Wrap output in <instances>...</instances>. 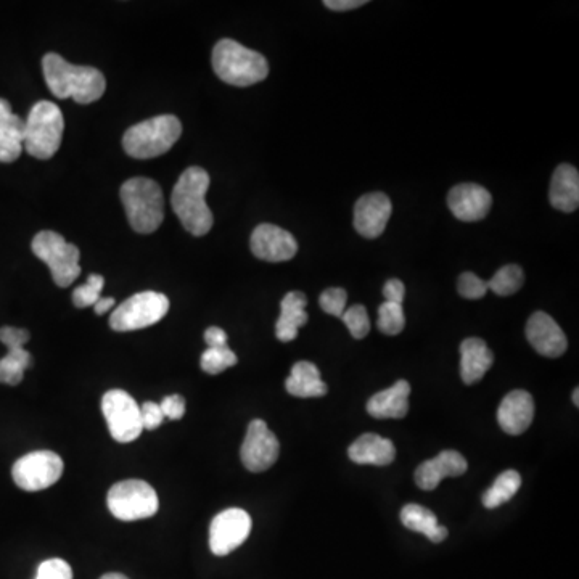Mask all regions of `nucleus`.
<instances>
[{
    "label": "nucleus",
    "instance_id": "1",
    "mask_svg": "<svg viewBox=\"0 0 579 579\" xmlns=\"http://www.w3.org/2000/svg\"><path fill=\"white\" fill-rule=\"evenodd\" d=\"M42 71L50 92L58 99H74L81 105L97 102L107 89V81L92 66L71 65L57 54L42 58Z\"/></svg>",
    "mask_w": 579,
    "mask_h": 579
},
{
    "label": "nucleus",
    "instance_id": "2",
    "mask_svg": "<svg viewBox=\"0 0 579 579\" xmlns=\"http://www.w3.org/2000/svg\"><path fill=\"white\" fill-rule=\"evenodd\" d=\"M210 182L205 169L192 166L179 177L171 195L174 213L184 229L195 237L208 234L213 227V213L205 200Z\"/></svg>",
    "mask_w": 579,
    "mask_h": 579
},
{
    "label": "nucleus",
    "instance_id": "3",
    "mask_svg": "<svg viewBox=\"0 0 579 579\" xmlns=\"http://www.w3.org/2000/svg\"><path fill=\"white\" fill-rule=\"evenodd\" d=\"M211 63L218 78L230 86H253L269 74V65L263 55L232 39H222L214 46Z\"/></svg>",
    "mask_w": 579,
    "mask_h": 579
},
{
    "label": "nucleus",
    "instance_id": "4",
    "mask_svg": "<svg viewBox=\"0 0 579 579\" xmlns=\"http://www.w3.org/2000/svg\"><path fill=\"white\" fill-rule=\"evenodd\" d=\"M121 202L132 229L152 234L165 218V198L160 185L148 177H132L121 187Z\"/></svg>",
    "mask_w": 579,
    "mask_h": 579
},
{
    "label": "nucleus",
    "instance_id": "5",
    "mask_svg": "<svg viewBox=\"0 0 579 579\" xmlns=\"http://www.w3.org/2000/svg\"><path fill=\"white\" fill-rule=\"evenodd\" d=\"M181 134L182 124L176 116H155L129 128L123 137V147L129 157L150 160L169 152Z\"/></svg>",
    "mask_w": 579,
    "mask_h": 579
},
{
    "label": "nucleus",
    "instance_id": "6",
    "mask_svg": "<svg viewBox=\"0 0 579 579\" xmlns=\"http://www.w3.org/2000/svg\"><path fill=\"white\" fill-rule=\"evenodd\" d=\"M63 129L65 120L62 110L49 100L37 102L25 121L23 150L37 160H49L62 145Z\"/></svg>",
    "mask_w": 579,
    "mask_h": 579
},
{
    "label": "nucleus",
    "instance_id": "7",
    "mask_svg": "<svg viewBox=\"0 0 579 579\" xmlns=\"http://www.w3.org/2000/svg\"><path fill=\"white\" fill-rule=\"evenodd\" d=\"M34 255L44 261L52 272V279L58 287L66 288L73 284L81 274L78 247L66 242L54 230H42L31 243Z\"/></svg>",
    "mask_w": 579,
    "mask_h": 579
},
{
    "label": "nucleus",
    "instance_id": "8",
    "mask_svg": "<svg viewBox=\"0 0 579 579\" xmlns=\"http://www.w3.org/2000/svg\"><path fill=\"white\" fill-rule=\"evenodd\" d=\"M108 509L121 522H136L157 514L160 501L152 486L142 480H126L111 486Z\"/></svg>",
    "mask_w": 579,
    "mask_h": 579
},
{
    "label": "nucleus",
    "instance_id": "9",
    "mask_svg": "<svg viewBox=\"0 0 579 579\" xmlns=\"http://www.w3.org/2000/svg\"><path fill=\"white\" fill-rule=\"evenodd\" d=\"M168 311V296L163 293H137L113 311L110 317V327L115 332L145 329L160 322Z\"/></svg>",
    "mask_w": 579,
    "mask_h": 579
},
{
    "label": "nucleus",
    "instance_id": "10",
    "mask_svg": "<svg viewBox=\"0 0 579 579\" xmlns=\"http://www.w3.org/2000/svg\"><path fill=\"white\" fill-rule=\"evenodd\" d=\"M102 412L113 440L118 443H132L144 432L140 406L126 391L111 390L105 393L102 398Z\"/></svg>",
    "mask_w": 579,
    "mask_h": 579
},
{
    "label": "nucleus",
    "instance_id": "11",
    "mask_svg": "<svg viewBox=\"0 0 579 579\" xmlns=\"http://www.w3.org/2000/svg\"><path fill=\"white\" fill-rule=\"evenodd\" d=\"M63 473L62 457L52 451H34L13 464L15 485L25 491H42L55 485Z\"/></svg>",
    "mask_w": 579,
    "mask_h": 579
},
{
    "label": "nucleus",
    "instance_id": "12",
    "mask_svg": "<svg viewBox=\"0 0 579 579\" xmlns=\"http://www.w3.org/2000/svg\"><path fill=\"white\" fill-rule=\"evenodd\" d=\"M280 444L264 420H253L248 425L240 457L245 469L253 473L266 472L279 459Z\"/></svg>",
    "mask_w": 579,
    "mask_h": 579
},
{
    "label": "nucleus",
    "instance_id": "13",
    "mask_svg": "<svg viewBox=\"0 0 579 579\" xmlns=\"http://www.w3.org/2000/svg\"><path fill=\"white\" fill-rule=\"evenodd\" d=\"M251 533V517L243 509H227L213 518L210 526V549L224 557L239 549Z\"/></svg>",
    "mask_w": 579,
    "mask_h": 579
},
{
    "label": "nucleus",
    "instance_id": "14",
    "mask_svg": "<svg viewBox=\"0 0 579 579\" xmlns=\"http://www.w3.org/2000/svg\"><path fill=\"white\" fill-rule=\"evenodd\" d=\"M250 247L256 258L267 263L290 261L298 251L295 237L274 224H261L256 227L251 234Z\"/></svg>",
    "mask_w": 579,
    "mask_h": 579
},
{
    "label": "nucleus",
    "instance_id": "15",
    "mask_svg": "<svg viewBox=\"0 0 579 579\" xmlns=\"http://www.w3.org/2000/svg\"><path fill=\"white\" fill-rule=\"evenodd\" d=\"M393 206L385 193L362 195L354 206V229L366 239H377L385 232Z\"/></svg>",
    "mask_w": 579,
    "mask_h": 579
},
{
    "label": "nucleus",
    "instance_id": "16",
    "mask_svg": "<svg viewBox=\"0 0 579 579\" xmlns=\"http://www.w3.org/2000/svg\"><path fill=\"white\" fill-rule=\"evenodd\" d=\"M491 205V193L477 184L456 185L448 195L449 210L459 221H480L488 216Z\"/></svg>",
    "mask_w": 579,
    "mask_h": 579
},
{
    "label": "nucleus",
    "instance_id": "17",
    "mask_svg": "<svg viewBox=\"0 0 579 579\" xmlns=\"http://www.w3.org/2000/svg\"><path fill=\"white\" fill-rule=\"evenodd\" d=\"M526 338L534 350L546 358H560L568 340L560 325L546 313H534L526 324Z\"/></svg>",
    "mask_w": 579,
    "mask_h": 579
},
{
    "label": "nucleus",
    "instance_id": "18",
    "mask_svg": "<svg viewBox=\"0 0 579 579\" xmlns=\"http://www.w3.org/2000/svg\"><path fill=\"white\" fill-rule=\"evenodd\" d=\"M467 472V460L457 451H443L435 459L427 460L415 470V483L423 491L438 488L441 480L460 477Z\"/></svg>",
    "mask_w": 579,
    "mask_h": 579
},
{
    "label": "nucleus",
    "instance_id": "19",
    "mask_svg": "<svg viewBox=\"0 0 579 579\" xmlns=\"http://www.w3.org/2000/svg\"><path fill=\"white\" fill-rule=\"evenodd\" d=\"M534 417V401L528 391L515 390L506 398L502 399L497 422L504 432L509 435H522L528 428Z\"/></svg>",
    "mask_w": 579,
    "mask_h": 579
},
{
    "label": "nucleus",
    "instance_id": "20",
    "mask_svg": "<svg viewBox=\"0 0 579 579\" xmlns=\"http://www.w3.org/2000/svg\"><path fill=\"white\" fill-rule=\"evenodd\" d=\"M25 144V121L12 111V105L0 99V163L20 158Z\"/></svg>",
    "mask_w": 579,
    "mask_h": 579
},
{
    "label": "nucleus",
    "instance_id": "21",
    "mask_svg": "<svg viewBox=\"0 0 579 579\" xmlns=\"http://www.w3.org/2000/svg\"><path fill=\"white\" fill-rule=\"evenodd\" d=\"M494 362L493 351L481 338H467L460 345V375L465 385H473L485 377Z\"/></svg>",
    "mask_w": 579,
    "mask_h": 579
},
{
    "label": "nucleus",
    "instance_id": "22",
    "mask_svg": "<svg viewBox=\"0 0 579 579\" xmlns=\"http://www.w3.org/2000/svg\"><path fill=\"white\" fill-rule=\"evenodd\" d=\"M409 395L411 385L406 380H399L388 390L372 396L367 403V412L374 419H403L409 412Z\"/></svg>",
    "mask_w": 579,
    "mask_h": 579
},
{
    "label": "nucleus",
    "instance_id": "23",
    "mask_svg": "<svg viewBox=\"0 0 579 579\" xmlns=\"http://www.w3.org/2000/svg\"><path fill=\"white\" fill-rule=\"evenodd\" d=\"M549 200L555 210L573 213L579 206V174L571 165H560L552 176Z\"/></svg>",
    "mask_w": 579,
    "mask_h": 579
},
{
    "label": "nucleus",
    "instance_id": "24",
    "mask_svg": "<svg viewBox=\"0 0 579 579\" xmlns=\"http://www.w3.org/2000/svg\"><path fill=\"white\" fill-rule=\"evenodd\" d=\"M353 462L361 465H390L396 457L393 441L375 433H366L359 440L354 441L348 451Z\"/></svg>",
    "mask_w": 579,
    "mask_h": 579
},
{
    "label": "nucleus",
    "instance_id": "25",
    "mask_svg": "<svg viewBox=\"0 0 579 579\" xmlns=\"http://www.w3.org/2000/svg\"><path fill=\"white\" fill-rule=\"evenodd\" d=\"M308 298L301 292H290L280 304V317L276 324V337L284 343L295 340L298 330L308 324V313L304 311Z\"/></svg>",
    "mask_w": 579,
    "mask_h": 579
},
{
    "label": "nucleus",
    "instance_id": "26",
    "mask_svg": "<svg viewBox=\"0 0 579 579\" xmlns=\"http://www.w3.org/2000/svg\"><path fill=\"white\" fill-rule=\"evenodd\" d=\"M288 393L296 398H321L327 395V385L313 362L300 361L293 366L285 382Z\"/></svg>",
    "mask_w": 579,
    "mask_h": 579
},
{
    "label": "nucleus",
    "instance_id": "27",
    "mask_svg": "<svg viewBox=\"0 0 579 579\" xmlns=\"http://www.w3.org/2000/svg\"><path fill=\"white\" fill-rule=\"evenodd\" d=\"M4 345L9 348V353L0 359V383L10 386L20 385L25 370L33 364V358L25 350L26 341L23 338H9L4 341Z\"/></svg>",
    "mask_w": 579,
    "mask_h": 579
},
{
    "label": "nucleus",
    "instance_id": "28",
    "mask_svg": "<svg viewBox=\"0 0 579 579\" xmlns=\"http://www.w3.org/2000/svg\"><path fill=\"white\" fill-rule=\"evenodd\" d=\"M401 522L407 530L425 534L432 543H443L444 539L448 538V530L438 523V518L432 510L417 504H407L401 510Z\"/></svg>",
    "mask_w": 579,
    "mask_h": 579
},
{
    "label": "nucleus",
    "instance_id": "29",
    "mask_svg": "<svg viewBox=\"0 0 579 579\" xmlns=\"http://www.w3.org/2000/svg\"><path fill=\"white\" fill-rule=\"evenodd\" d=\"M520 486H522L520 473L515 472V470L502 472L494 481L493 486L483 494V506L486 509H497V507L504 506L517 494Z\"/></svg>",
    "mask_w": 579,
    "mask_h": 579
},
{
    "label": "nucleus",
    "instance_id": "30",
    "mask_svg": "<svg viewBox=\"0 0 579 579\" xmlns=\"http://www.w3.org/2000/svg\"><path fill=\"white\" fill-rule=\"evenodd\" d=\"M523 282H525V274H523L522 267H518L517 264H507L494 274L493 279L489 280L488 288L496 295L510 296L522 288Z\"/></svg>",
    "mask_w": 579,
    "mask_h": 579
},
{
    "label": "nucleus",
    "instance_id": "31",
    "mask_svg": "<svg viewBox=\"0 0 579 579\" xmlns=\"http://www.w3.org/2000/svg\"><path fill=\"white\" fill-rule=\"evenodd\" d=\"M378 329L385 335H398L403 332L404 325H406V317H404L403 304L385 303L378 308Z\"/></svg>",
    "mask_w": 579,
    "mask_h": 579
},
{
    "label": "nucleus",
    "instance_id": "32",
    "mask_svg": "<svg viewBox=\"0 0 579 579\" xmlns=\"http://www.w3.org/2000/svg\"><path fill=\"white\" fill-rule=\"evenodd\" d=\"M237 364V356L234 351L230 350L229 346H222V348H208L202 354V361L200 366L205 370L206 374L218 375L229 367Z\"/></svg>",
    "mask_w": 579,
    "mask_h": 579
},
{
    "label": "nucleus",
    "instance_id": "33",
    "mask_svg": "<svg viewBox=\"0 0 579 579\" xmlns=\"http://www.w3.org/2000/svg\"><path fill=\"white\" fill-rule=\"evenodd\" d=\"M105 279L99 274H92L86 284L76 288L73 292V303L76 308H89L102 298Z\"/></svg>",
    "mask_w": 579,
    "mask_h": 579
},
{
    "label": "nucleus",
    "instance_id": "34",
    "mask_svg": "<svg viewBox=\"0 0 579 579\" xmlns=\"http://www.w3.org/2000/svg\"><path fill=\"white\" fill-rule=\"evenodd\" d=\"M340 319H343L346 327H348L351 335L356 340H362V338H366L369 335V314H367V309L362 304H354L350 309H346Z\"/></svg>",
    "mask_w": 579,
    "mask_h": 579
},
{
    "label": "nucleus",
    "instance_id": "35",
    "mask_svg": "<svg viewBox=\"0 0 579 579\" xmlns=\"http://www.w3.org/2000/svg\"><path fill=\"white\" fill-rule=\"evenodd\" d=\"M457 290L460 296H464L467 300H480L486 293L489 292L488 282L480 279L477 274L473 272H464L457 280Z\"/></svg>",
    "mask_w": 579,
    "mask_h": 579
},
{
    "label": "nucleus",
    "instance_id": "36",
    "mask_svg": "<svg viewBox=\"0 0 579 579\" xmlns=\"http://www.w3.org/2000/svg\"><path fill=\"white\" fill-rule=\"evenodd\" d=\"M348 293L343 288H329L319 298L321 308L330 316L341 317L346 311Z\"/></svg>",
    "mask_w": 579,
    "mask_h": 579
},
{
    "label": "nucleus",
    "instance_id": "37",
    "mask_svg": "<svg viewBox=\"0 0 579 579\" xmlns=\"http://www.w3.org/2000/svg\"><path fill=\"white\" fill-rule=\"evenodd\" d=\"M36 579H73V570L62 559H50L37 568Z\"/></svg>",
    "mask_w": 579,
    "mask_h": 579
},
{
    "label": "nucleus",
    "instance_id": "38",
    "mask_svg": "<svg viewBox=\"0 0 579 579\" xmlns=\"http://www.w3.org/2000/svg\"><path fill=\"white\" fill-rule=\"evenodd\" d=\"M140 419H142L144 430H157L165 420V415L161 411L160 404L147 401L140 406Z\"/></svg>",
    "mask_w": 579,
    "mask_h": 579
},
{
    "label": "nucleus",
    "instance_id": "39",
    "mask_svg": "<svg viewBox=\"0 0 579 579\" xmlns=\"http://www.w3.org/2000/svg\"><path fill=\"white\" fill-rule=\"evenodd\" d=\"M160 407L165 419L181 420L185 415V399L179 395L166 396Z\"/></svg>",
    "mask_w": 579,
    "mask_h": 579
},
{
    "label": "nucleus",
    "instance_id": "40",
    "mask_svg": "<svg viewBox=\"0 0 579 579\" xmlns=\"http://www.w3.org/2000/svg\"><path fill=\"white\" fill-rule=\"evenodd\" d=\"M404 295H406V287H404L401 280H388L385 287H383V296H385V301H390V303L403 304Z\"/></svg>",
    "mask_w": 579,
    "mask_h": 579
},
{
    "label": "nucleus",
    "instance_id": "41",
    "mask_svg": "<svg viewBox=\"0 0 579 579\" xmlns=\"http://www.w3.org/2000/svg\"><path fill=\"white\" fill-rule=\"evenodd\" d=\"M324 5L335 12H348L366 5V0H325Z\"/></svg>",
    "mask_w": 579,
    "mask_h": 579
},
{
    "label": "nucleus",
    "instance_id": "42",
    "mask_svg": "<svg viewBox=\"0 0 579 579\" xmlns=\"http://www.w3.org/2000/svg\"><path fill=\"white\" fill-rule=\"evenodd\" d=\"M205 341L208 348H222L227 346V335L224 330L219 327H210L205 332Z\"/></svg>",
    "mask_w": 579,
    "mask_h": 579
},
{
    "label": "nucleus",
    "instance_id": "43",
    "mask_svg": "<svg viewBox=\"0 0 579 579\" xmlns=\"http://www.w3.org/2000/svg\"><path fill=\"white\" fill-rule=\"evenodd\" d=\"M113 306H115V298H100V300L94 304L95 314L102 316V314L110 311Z\"/></svg>",
    "mask_w": 579,
    "mask_h": 579
},
{
    "label": "nucleus",
    "instance_id": "44",
    "mask_svg": "<svg viewBox=\"0 0 579 579\" xmlns=\"http://www.w3.org/2000/svg\"><path fill=\"white\" fill-rule=\"evenodd\" d=\"M100 579H129L128 576L121 575V573H108L103 575Z\"/></svg>",
    "mask_w": 579,
    "mask_h": 579
},
{
    "label": "nucleus",
    "instance_id": "45",
    "mask_svg": "<svg viewBox=\"0 0 579 579\" xmlns=\"http://www.w3.org/2000/svg\"><path fill=\"white\" fill-rule=\"evenodd\" d=\"M579 390L576 388L575 393H573V401H575V406H579Z\"/></svg>",
    "mask_w": 579,
    "mask_h": 579
}]
</instances>
